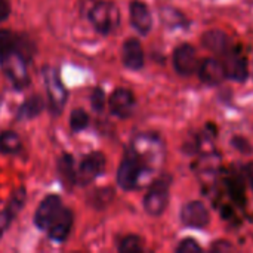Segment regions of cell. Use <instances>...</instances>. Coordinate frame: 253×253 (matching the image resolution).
Returning <instances> with one entry per match:
<instances>
[{
    "instance_id": "6da1fadb",
    "label": "cell",
    "mask_w": 253,
    "mask_h": 253,
    "mask_svg": "<svg viewBox=\"0 0 253 253\" xmlns=\"http://www.w3.org/2000/svg\"><path fill=\"white\" fill-rule=\"evenodd\" d=\"M129 148L142 162L148 173H153L156 169H159V166L163 162L165 148H163L162 139L156 135L142 133L132 141Z\"/></svg>"
},
{
    "instance_id": "7a4b0ae2",
    "label": "cell",
    "mask_w": 253,
    "mask_h": 253,
    "mask_svg": "<svg viewBox=\"0 0 253 253\" xmlns=\"http://www.w3.org/2000/svg\"><path fill=\"white\" fill-rule=\"evenodd\" d=\"M172 178L168 173L160 175L150 185L145 197H144V209L150 216H160L166 211L169 205V193H170Z\"/></svg>"
},
{
    "instance_id": "3957f363",
    "label": "cell",
    "mask_w": 253,
    "mask_h": 253,
    "mask_svg": "<svg viewBox=\"0 0 253 253\" xmlns=\"http://www.w3.org/2000/svg\"><path fill=\"white\" fill-rule=\"evenodd\" d=\"M87 18H89L90 24L93 25V28L99 34L107 36V34L113 33L119 27V24H120V10L111 1L98 0L89 9Z\"/></svg>"
},
{
    "instance_id": "277c9868",
    "label": "cell",
    "mask_w": 253,
    "mask_h": 253,
    "mask_svg": "<svg viewBox=\"0 0 253 253\" xmlns=\"http://www.w3.org/2000/svg\"><path fill=\"white\" fill-rule=\"evenodd\" d=\"M144 175H148V170L142 162L135 156V153L127 148L126 154L117 169V184L125 191H132L139 187Z\"/></svg>"
},
{
    "instance_id": "5b68a950",
    "label": "cell",
    "mask_w": 253,
    "mask_h": 253,
    "mask_svg": "<svg viewBox=\"0 0 253 253\" xmlns=\"http://www.w3.org/2000/svg\"><path fill=\"white\" fill-rule=\"evenodd\" d=\"M43 80H44V86H46L49 108L53 116H59L62 113V110L67 104V98H68V92L62 83L59 71L55 67L46 65L43 68Z\"/></svg>"
},
{
    "instance_id": "8992f818",
    "label": "cell",
    "mask_w": 253,
    "mask_h": 253,
    "mask_svg": "<svg viewBox=\"0 0 253 253\" xmlns=\"http://www.w3.org/2000/svg\"><path fill=\"white\" fill-rule=\"evenodd\" d=\"M27 65L28 62L25 61V58L19 55L16 50H9L0 55V67L16 90H21L30 84Z\"/></svg>"
},
{
    "instance_id": "52a82bcc",
    "label": "cell",
    "mask_w": 253,
    "mask_h": 253,
    "mask_svg": "<svg viewBox=\"0 0 253 253\" xmlns=\"http://www.w3.org/2000/svg\"><path fill=\"white\" fill-rule=\"evenodd\" d=\"M105 156L99 151H93L90 154H87L79 169H77V184L79 185H89L90 182H93L98 176H101L105 170Z\"/></svg>"
},
{
    "instance_id": "ba28073f",
    "label": "cell",
    "mask_w": 253,
    "mask_h": 253,
    "mask_svg": "<svg viewBox=\"0 0 253 253\" xmlns=\"http://www.w3.org/2000/svg\"><path fill=\"white\" fill-rule=\"evenodd\" d=\"M62 208L64 206H62V200L59 196L50 194V196L44 197L34 213V225L39 230L46 231L49 228V225L52 224V221L58 216V213L61 212Z\"/></svg>"
},
{
    "instance_id": "9c48e42d",
    "label": "cell",
    "mask_w": 253,
    "mask_h": 253,
    "mask_svg": "<svg viewBox=\"0 0 253 253\" xmlns=\"http://www.w3.org/2000/svg\"><path fill=\"white\" fill-rule=\"evenodd\" d=\"M135 95L132 90L126 89V87H119L116 89L110 98H108V108L110 113L119 119H127L132 116L133 110H135Z\"/></svg>"
},
{
    "instance_id": "30bf717a",
    "label": "cell",
    "mask_w": 253,
    "mask_h": 253,
    "mask_svg": "<svg viewBox=\"0 0 253 253\" xmlns=\"http://www.w3.org/2000/svg\"><path fill=\"white\" fill-rule=\"evenodd\" d=\"M173 67L176 73L184 77L194 74L199 68V58L196 49L188 43L178 46L173 52Z\"/></svg>"
},
{
    "instance_id": "8fae6325",
    "label": "cell",
    "mask_w": 253,
    "mask_h": 253,
    "mask_svg": "<svg viewBox=\"0 0 253 253\" xmlns=\"http://www.w3.org/2000/svg\"><path fill=\"white\" fill-rule=\"evenodd\" d=\"M181 222L190 228H206L211 222L208 208L202 202H190L181 209Z\"/></svg>"
},
{
    "instance_id": "7c38bea8",
    "label": "cell",
    "mask_w": 253,
    "mask_h": 253,
    "mask_svg": "<svg viewBox=\"0 0 253 253\" xmlns=\"http://www.w3.org/2000/svg\"><path fill=\"white\" fill-rule=\"evenodd\" d=\"M222 58H224L222 64L225 68L227 79H231L234 82H245L248 79L249 65H248L246 56L242 52H239L233 47L225 55H222Z\"/></svg>"
},
{
    "instance_id": "4fadbf2b",
    "label": "cell",
    "mask_w": 253,
    "mask_h": 253,
    "mask_svg": "<svg viewBox=\"0 0 253 253\" xmlns=\"http://www.w3.org/2000/svg\"><path fill=\"white\" fill-rule=\"evenodd\" d=\"M197 71H199L200 80L205 84H209V86H218V84H221L227 79L224 64L219 59H216V58H206V59H203L202 64H199Z\"/></svg>"
},
{
    "instance_id": "5bb4252c",
    "label": "cell",
    "mask_w": 253,
    "mask_h": 253,
    "mask_svg": "<svg viewBox=\"0 0 253 253\" xmlns=\"http://www.w3.org/2000/svg\"><path fill=\"white\" fill-rule=\"evenodd\" d=\"M73 221H74L73 212L67 208H62L58 216L52 221V224L46 230L49 239L56 243H64L70 236V231L73 228Z\"/></svg>"
},
{
    "instance_id": "9a60e30c",
    "label": "cell",
    "mask_w": 253,
    "mask_h": 253,
    "mask_svg": "<svg viewBox=\"0 0 253 253\" xmlns=\"http://www.w3.org/2000/svg\"><path fill=\"white\" fill-rule=\"evenodd\" d=\"M129 13H130V24L139 34L145 36L151 31L153 16H151L148 6L144 1H141V0L130 1Z\"/></svg>"
},
{
    "instance_id": "2e32d148",
    "label": "cell",
    "mask_w": 253,
    "mask_h": 253,
    "mask_svg": "<svg viewBox=\"0 0 253 253\" xmlns=\"http://www.w3.org/2000/svg\"><path fill=\"white\" fill-rule=\"evenodd\" d=\"M123 65L129 70H141L144 67V49L138 39H127L122 49Z\"/></svg>"
},
{
    "instance_id": "e0dca14e",
    "label": "cell",
    "mask_w": 253,
    "mask_h": 253,
    "mask_svg": "<svg viewBox=\"0 0 253 253\" xmlns=\"http://www.w3.org/2000/svg\"><path fill=\"white\" fill-rule=\"evenodd\" d=\"M202 43L206 49H209L213 53L221 55V56L234 47L228 34H225L221 30H211V31L205 33L202 37Z\"/></svg>"
},
{
    "instance_id": "ac0fdd59",
    "label": "cell",
    "mask_w": 253,
    "mask_h": 253,
    "mask_svg": "<svg viewBox=\"0 0 253 253\" xmlns=\"http://www.w3.org/2000/svg\"><path fill=\"white\" fill-rule=\"evenodd\" d=\"M58 175L67 190L74 188L77 184V170L74 169V157L71 154L65 153L58 159Z\"/></svg>"
},
{
    "instance_id": "d6986e66",
    "label": "cell",
    "mask_w": 253,
    "mask_h": 253,
    "mask_svg": "<svg viewBox=\"0 0 253 253\" xmlns=\"http://www.w3.org/2000/svg\"><path fill=\"white\" fill-rule=\"evenodd\" d=\"M44 110V101L40 95H33L30 98H27L18 108L16 111V120H31L37 116L42 114V111Z\"/></svg>"
},
{
    "instance_id": "ffe728a7",
    "label": "cell",
    "mask_w": 253,
    "mask_h": 253,
    "mask_svg": "<svg viewBox=\"0 0 253 253\" xmlns=\"http://www.w3.org/2000/svg\"><path fill=\"white\" fill-rule=\"evenodd\" d=\"M22 148L21 138L13 130L0 132V153L1 154H16Z\"/></svg>"
},
{
    "instance_id": "44dd1931",
    "label": "cell",
    "mask_w": 253,
    "mask_h": 253,
    "mask_svg": "<svg viewBox=\"0 0 253 253\" xmlns=\"http://www.w3.org/2000/svg\"><path fill=\"white\" fill-rule=\"evenodd\" d=\"M227 188L234 202H237L239 205L245 203V185L243 179L239 175H231V178L227 179Z\"/></svg>"
},
{
    "instance_id": "7402d4cb",
    "label": "cell",
    "mask_w": 253,
    "mask_h": 253,
    "mask_svg": "<svg viewBox=\"0 0 253 253\" xmlns=\"http://www.w3.org/2000/svg\"><path fill=\"white\" fill-rule=\"evenodd\" d=\"M89 125V114L82 110V108H76L73 110L71 116H70V127L73 132H82L83 129H86Z\"/></svg>"
},
{
    "instance_id": "603a6c76",
    "label": "cell",
    "mask_w": 253,
    "mask_h": 253,
    "mask_svg": "<svg viewBox=\"0 0 253 253\" xmlns=\"http://www.w3.org/2000/svg\"><path fill=\"white\" fill-rule=\"evenodd\" d=\"M119 251L122 253H139L142 252V242L138 236H126L119 243Z\"/></svg>"
},
{
    "instance_id": "cb8c5ba5",
    "label": "cell",
    "mask_w": 253,
    "mask_h": 253,
    "mask_svg": "<svg viewBox=\"0 0 253 253\" xmlns=\"http://www.w3.org/2000/svg\"><path fill=\"white\" fill-rule=\"evenodd\" d=\"M16 43H18L16 33H12L9 30H0V55L9 50H16Z\"/></svg>"
},
{
    "instance_id": "d4e9b609",
    "label": "cell",
    "mask_w": 253,
    "mask_h": 253,
    "mask_svg": "<svg viewBox=\"0 0 253 253\" xmlns=\"http://www.w3.org/2000/svg\"><path fill=\"white\" fill-rule=\"evenodd\" d=\"M113 196H114V191L111 190V188H101V190H96L95 193H92V202H90V205L93 206V208H105L110 202H111V199H113Z\"/></svg>"
},
{
    "instance_id": "484cf974",
    "label": "cell",
    "mask_w": 253,
    "mask_h": 253,
    "mask_svg": "<svg viewBox=\"0 0 253 253\" xmlns=\"http://www.w3.org/2000/svg\"><path fill=\"white\" fill-rule=\"evenodd\" d=\"M16 215H18V212L13 211L9 205H6V208L0 212V240H1L3 234L6 233V230L9 228V225L12 224V221L15 219Z\"/></svg>"
},
{
    "instance_id": "4316f807",
    "label": "cell",
    "mask_w": 253,
    "mask_h": 253,
    "mask_svg": "<svg viewBox=\"0 0 253 253\" xmlns=\"http://www.w3.org/2000/svg\"><path fill=\"white\" fill-rule=\"evenodd\" d=\"M107 99H105V92L101 87H95L90 93V105L92 110L96 113H102L105 108Z\"/></svg>"
},
{
    "instance_id": "83f0119b",
    "label": "cell",
    "mask_w": 253,
    "mask_h": 253,
    "mask_svg": "<svg viewBox=\"0 0 253 253\" xmlns=\"http://www.w3.org/2000/svg\"><path fill=\"white\" fill-rule=\"evenodd\" d=\"M202 251H203L202 246L194 239H185L176 246L178 253H200Z\"/></svg>"
},
{
    "instance_id": "f1b7e54d",
    "label": "cell",
    "mask_w": 253,
    "mask_h": 253,
    "mask_svg": "<svg viewBox=\"0 0 253 253\" xmlns=\"http://www.w3.org/2000/svg\"><path fill=\"white\" fill-rule=\"evenodd\" d=\"M233 145L239 150V151H242V153H252V147L249 145V142L246 141V139H243V138H240V136H236V138H233Z\"/></svg>"
},
{
    "instance_id": "f546056e",
    "label": "cell",
    "mask_w": 253,
    "mask_h": 253,
    "mask_svg": "<svg viewBox=\"0 0 253 253\" xmlns=\"http://www.w3.org/2000/svg\"><path fill=\"white\" fill-rule=\"evenodd\" d=\"M10 15V4L7 0H0V24L4 22Z\"/></svg>"
},
{
    "instance_id": "4dcf8cb0",
    "label": "cell",
    "mask_w": 253,
    "mask_h": 253,
    "mask_svg": "<svg viewBox=\"0 0 253 253\" xmlns=\"http://www.w3.org/2000/svg\"><path fill=\"white\" fill-rule=\"evenodd\" d=\"M243 172H245V176H246V179H248V182H249V185H251L253 191V162L243 168Z\"/></svg>"
}]
</instances>
